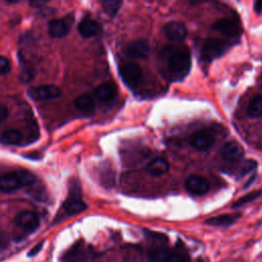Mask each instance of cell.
<instances>
[{"label":"cell","instance_id":"1","mask_svg":"<svg viewBox=\"0 0 262 262\" xmlns=\"http://www.w3.org/2000/svg\"><path fill=\"white\" fill-rule=\"evenodd\" d=\"M163 57L167 59L169 76L174 79H182L190 68V54L185 47L169 46L164 48Z\"/></svg>","mask_w":262,"mask_h":262},{"label":"cell","instance_id":"2","mask_svg":"<svg viewBox=\"0 0 262 262\" xmlns=\"http://www.w3.org/2000/svg\"><path fill=\"white\" fill-rule=\"evenodd\" d=\"M36 181V176L24 169L4 173L0 176V191L12 192L26 185H32Z\"/></svg>","mask_w":262,"mask_h":262},{"label":"cell","instance_id":"3","mask_svg":"<svg viewBox=\"0 0 262 262\" xmlns=\"http://www.w3.org/2000/svg\"><path fill=\"white\" fill-rule=\"evenodd\" d=\"M87 208L86 204L81 200V189L79 183L71 184V189L68 198L66 199L63 205L60 207V210L56 214L53 224L61 221L64 218H69L73 215H77Z\"/></svg>","mask_w":262,"mask_h":262},{"label":"cell","instance_id":"4","mask_svg":"<svg viewBox=\"0 0 262 262\" xmlns=\"http://www.w3.org/2000/svg\"><path fill=\"white\" fill-rule=\"evenodd\" d=\"M146 236L148 239L147 257L150 262H165L170 252L168 247V238L161 232L147 231Z\"/></svg>","mask_w":262,"mask_h":262},{"label":"cell","instance_id":"5","mask_svg":"<svg viewBox=\"0 0 262 262\" xmlns=\"http://www.w3.org/2000/svg\"><path fill=\"white\" fill-rule=\"evenodd\" d=\"M14 223L23 234H28L34 232L39 227L40 217L34 211H21L15 216Z\"/></svg>","mask_w":262,"mask_h":262},{"label":"cell","instance_id":"6","mask_svg":"<svg viewBox=\"0 0 262 262\" xmlns=\"http://www.w3.org/2000/svg\"><path fill=\"white\" fill-rule=\"evenodd\" d=\"M119 73L124 83L131 87H137L142 79V71L138 64L134 62L123 63L119 68Z\"/></svg>","mask_w":262,"mask_h":262},{"label":"cell","instance_id":"7","mask_svg":"<svg viewBox=\"0 0 262 262\" xmlns=\"http://www.w3.org/2000/svg\"><path fill=\"white\" fill-rule=\"evenodd\" d=\"M28 94L37 101H45L57 98L61 95V90L55 85H39L29 88Z\"/></svg>","mask_w":262,"mask_h":262},{"label":"cell","instance_id":"8","mask_svg":"<svg viewBox=\"0 0 262 262\" xmlns=\"http://www.w3.org/2000/svg\"><path fill=\"white\" fill-rule=\"evenodd\" d=\"M214 141H215V136L213 132L207 129L199 130L194 132L189 139V143L191 144V146L199 151L208 150L213 145Z\"/></svg>","mask_w":262,"mask_h":262},{"label":"cell","instance_id":"9","mask_svg":"<svg viewBox=\"0 0 262 262\" xmlns=\"http://www.w3.org/2000/svg\"><path fill=\"white\" fill-rule=\"evenodd\" d=\"M226 49V43L223 40H219V39H208L203 47H202V57L203 59L210 61L213 58H216L218 56H220Z\"/></svg>","mask_w":262,"mask_h":262},{"label":"cell","instance_id":"10","mask_svg":"<svg viewBox=\"0 0 262 262\" xmlns=\"http://www.w3.org/2000/svg\"><path fill=\"white\" fill-rule=\"evenodd\" d=\"M208 180L200 175H190L185 180V188L192 195H202L209 190Z\"/></svg>","mask_w":262,"mask_h":262},{"label":"cell","instance_id":"11","mask_svg":"<svg viewBox=\"0 0 262 262\" xmlns=\"http://www.w3.org/2000/svg\"><path fill=\"white\" fill-rule=\"evenodd\" d=\"M213 29L229 38L237 37L242 32L239 24L231 18H221L217 20L213 25Z\"/></svg>","mask_w":262,"mask_h":262},{"label":"cell","instance_id":"12","mask_svg":"<svg viewBox=\"0 0 262 262\" xmlns=\"http://www.w3.org/2000/svg\"><path fill=\"white\" fill-rule=\"evenodd\" d=\"M125 53L128 57L143 59L149 54V45L145 40H136L126 45Z\"/></svg>","mask_w":262,"mask_h":262},{"label":"cell","instance_id":"13","mask_svg":"<svg viewBox=\"0 0 262 262\" xmlns=\"http://www.w3.org/2000/svg\"><path fill=\"white\" fill-rule=\"evenodd\" d=\"M220 154L227 162H237L244 157V148L236 141H228L222 146Z\"/></svg>","mask_w":262,"mask_h":262},{"label":"cell","instance_id":"14","mask_svg":"<svg viewBox=\"0 0 262 262\" xmlns=\"http://www.w3.org/2000/svg\"><path fill=\"white\" fill-rule=\"evenodd\" d=\"M164 34L171 41H181L186 37L187 31L184 25L179 21L172 20L165 25Z\"/></svg>","mask_w":262,"mask_h":262},{"label":"cell","instance_id":"15","mask_svg":"<svg viewBox=\"0 0 262 262\" xmlns=\"http://www.w3.org/2000/svg\"><path fill=\"white\" fill-rule=\"evenodd\" d=\"M71 23L67 18H55L48 23V34L52 38H62L68 35Z\"/></svg>","mask_w":262,"mask_h":262},{"label":"cell","instance_id":"16","mask_svg":"<svg viewBox=\"0 0 262 262\" xmlns=\"http://www.w3.org/2000/svg\"><path fill=\"white\" fill-rule=\"evenodd\" d=\"M116 93H117L116 85L112 82H105L98 85L94 91L95 97L102 103L111 102L115 98Z\"/></svg>","mask_w":262,"mask_h":262},{"label":"cell","instance_id":"17","mask_svg":"<svg viewBox=\"0 0 262 262\" xmlns=\"http://www.w3.org/2000/svg\"><path fill=\"white\" fill-rule=\"evenodd\" d=\"M74 106L81 113L85 115H92L95 111V102L91 95L82 94L75 98Z\"/></svg>","mask_w":262,"mask_h":262},{"label":"cell","instance_id":"18","mask_svg":"<svg viewBox=\"0 0 262 262\" xmlns=\"http://www.w3.org/2000/svg\"><path fill=\"white\" fill-rule=\"evenodd\" d=\"M78 31L80 35L84 38H91L95 36L99 31V25L92 18L85 17L82 19L78 26Z\"/></svg>","mask_w":262,"mask_h":262},{"label":"cell","instance_id":"19","mask_svg":"<svg viewBox=\"0 0 262 262\" xmlns=\"http://www.w3.org/2000/svg\"><path fill=\"white\" fill-rule=\"evenodd\" d=\"M145 169L151 176H161L169 170V163L164 158H155L147 164Z\"/></svg>","mask_w":262,"mask_h":262},{"label":"cell","instance_id":"20","mask_svg":"<svg viewBox=\"0 0 262 262\" xmlns=\"http://www.w3.org/2000/svg\"><path fill=\"white\" fill-rule=\"evenodd\" d=\"M241 217L239 213L236 214H222L214 216L206 220V224L211 226H229L233 224Z\"/></svg>","mask_w":262,"mask_h":262},{"label":"cell","instance_id":"21","mask_svg":"<svg viewBox=\"0 0 262 262\" xmlns=\"http://www.w3.org/2000/svg\"><path fill=\"white\" fill-rule=\"evenodd\" d=\"M165 262H189V255L181 243H178L167 256Z\"/></svg>","mask_w":262,"mask_h":262},{"label":"cell","instance_id":"22","mask_svg":"<svg viewBox=\"0 0 262 262\" xmlns=\"http://www.w3.org/2000/svg\"><path fill=\"white\" fill-rule=\"evenodd\" d=\"M23 141V134L16 129H7L0 134V142L5 145H16Z\"/></svg>","mask_w":262,"mask_h":262},{"label":"cell","instance_id":"23","mask_svg":"<svg viewBox=\"0 0 262 262\" xmlns=\"http://www.w3.org/2000/svg\"><path fill=\"white\" fill-rule=\"evenodd\" d=\"M247 114L251 119L262 117V95H256L249 103Z\"/></svg>","mask_w":262,"mask_h":262},{"label":"cell","instance_id":"24","mask_svg":"<svg viewBox=\"0 0 262 262\" xmlns=\"http://www.w3.org/2000/svg\"><path fill=\"white\" fill-rule=\"evenodd\" d=\"M103 10L110 15L114 16L120 10L123 0H100Z\"/></svg>","mask_w":262,"mask_h":262},{"label":"cell","instance_id":"25","mask_svg":"<svg viewBox=\"0 0 262 262\" xmlns=\"http://www.w3.org/2000/svg\"><path fill=\"white\" fill-rule=\"evenodd\" d=\"M262 194V189H259V190H254V191H252V192H250V193H247V194H245L244 196H242V198H239L233 205H232V207L233 208H238V207H241V206H244V205H246V204H248V203H250V202H253L254 200H256L258 196H260Z\"/></svg>","mask_w":262,"mask_h":262},{"label":"cell","instance_id":"26","mask_svg":"<svg viewBox=\"0 0 262 262\" xmlns=\"http://www.w3.org/2000/svg\"><path fill=\"white\" fill-rule=\"evenodd\" d=\"M257 167V162H255L254 160H247L244 162V164L242 165V169H241V175H246L249 173H252Z\"/></svg>","mask_w":262,"mask_h":262},{"label":"cell","instance_id":"27","mask_svg":"<svg viewBox=\"0 0 262 262\" xmlns=\"http://www.w3.org/2000/svg\"><path fill=\"white\" fill-rule=\"evenodd\" d=\"M10 61L4 56H0V75L7 74L10 71Z\"/></svg>","mask_w":262,"mask_h":262},{"label":"cell","instance_id":"28","mask_svg":"<svg viewBox=\"0 0 262 262\" xmlns=\"http://www.w3.org/2000/svg\"><path fill=\"white\" fill-rule=\"evenodd\" d=\"M43 246H44V242H41V243H39V244H37L34 248H32L31 249V251L29 252V256H35V255H37L40 251H41V249L43 248Z\"/></svg>","mask_w":262,"mask_h":262},{"label":"cell","instance_id":"29","mask_svg":"<svg viewBox=\"0 0 262 262\" xmlns=\"http://www.w3.org/2000/svg\"><path fill=\"white\" fill-rule=\"evenodd\" d=\"M8 116H9L8 108L5 105L0 104V122L4 121Z\"/></svg>","mask_w":262,"mask_h":262},{"label":"cell","instance_id":"30","mask_svg":"<svg viewBox=\"0 0 262 262\" xmlns=\"http://www.w3.org/2000/svg\"><path fill=\"white\" fill-rule=\"evenodd\" d=\"M30 4L34 7H40L42 5H44L45 3H47L49 0H29Z\"/></svg>","mask_w":262,"mask_h":262},{"label":"cell","instance_id":"31","mask_svg":"<svg viewBox=\"0 0 262 262\" xmlns=\"http://www.w3.org/2000/svg\"><path fill=\"white\" fill-rule=\"evenodd\" d=\"M254 9L256 12H262V0H255L254 2Z\"/></svg>","mask_w":262,"mask_h":262},{"label":"cell","instance_id":"32","mask_svg":"<svg viewBox=\"0 0 262 262\" xmlns=\"http://www.w3.org/2000/svg\"><path fill=\"white\" fill-rule=\"evenodd\" d=\"M7 2H9V3H16V2H18L19 0H6Z\"/></svg>","mask_w":262,"mask_h":262},{"label":"cell","instance_id":"33","mask_svg":"<svg viewBox=\"0 0 262 262\" xmlns=\"http://www.w3.org/2000/svg\"><path fill=\"white\" fill-rule=\"evenodd\" d=\"M195 262H204V261H203V260H202V259H198V260H196V261H195Z\"/></svg>","mask_w":262,"mask_h":262}]
</instances>
